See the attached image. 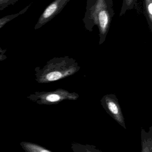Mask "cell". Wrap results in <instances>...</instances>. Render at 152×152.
I'll return each mask as SVG.
<instances>
[{
  "label": "cell",
  "instance_id": "cell-1",
  "mask_svg": "<svg viewBox=\"0 0 152 152\" xmlns=\"http://www.w3.org/2000/svg\"><path fill=\"white\" fill-rule=\"evenodd\" d=\"M66 60L64 58H55L48 61L42 68L36 67L34 70L35 80L39 83H47L65 77L68 74L65 69Z\"/></svg>",
  "mask_w": 152,
  "mask_h": 152
},
{
  "label": "cell",
  "instance_id": "cell-2",
  "mask_svg": "<svg viewBox=\"0 0 152 152\" xmlns=\"http://www.w3.org/2000/svg\"><path fill=\"white\" fill-rule=\"evenodd\" d=\"M113 4V0H87L86 11L83 18L85 29L91 31L93 27L97 25L99 13L103 9Z\"/></svg>",
  "mask_w": 152,
  "mask_h": 152
},
{
  "label": "cell",
  "instance_id": "cell-3",
  "mask_svg": "<svg viewBox=\"0 0 152 152\" xmlns=\"http://www.w3.org/2000/svg\"><path fill=\"white\" fill-rule=\"evenodd\" d=\"M66 92L62 90L54 91H36L27 98L39 105H50L58 103L66 98Z\"/></svg>",
  "mask_w": 152,
  "mask_h": 152
},
{
  "label": "cell",
  "instance_id": "cell-4",
  "mask_svg": "<svg viewBox=\"0 0 152 152\" xmlns=\"http://www.w3.org/2000/svg\"><path fill=\"white\" fill-rule=\"evenodd\" d=\"M113 16V4L103 9L98 15L96 26L99 31V45L105 41Z\"/></svg>",
  "mask_w": 152,
  "mask_h": 152
},
{
  "label": "cell",
  "instance_id": "cell-5",
  "mask_svg": "<svg viewBox=\"0 0 152 152\" xmlns=\"http://www.w3.org/2000/svg\"><path fill=\"white\" fill-rule=\"evenodd\" d=\"M70 0H55L48 6L35 25L34 29L41 28L58 15Z\"/></svg>",
  "mask_w": 152,
  "mask_h": 152
},
{
  "label": "cell",
  "instance_id": "cell-6",
  "mask_svg": "<svg viewBox=\"0 0 152 152\" xmlns=\"http://www.w3.org/2000/svg\"><path fill=\"white\" fill-rule=\"evenodd\" d=\"M20 145L22 148L28 152H50L48 149L45 148L34 143L31 142L23 141L20 143Z\"/></svg>",
  "mask_w": 152,
  "mask_h": 152
},
{
  "label": "cell",
  "instance_id": "cell-7",
  "mask_svg": "<svg viewBox=\"0 0 152 152\" xmlns=\"http://www.w3.org/2000/svg\"><path fill=\"white\" fill-rule=\"evenodd\" d=\"M144 7L145 16L149 29L152 32V0H144Z\"/></svg>",
  "mask_w": 152,
  "mask_h": 152
},
{
  "label": "cell",
  "instance_id": "cell-8",
  "mask_svg": "<svg viewBox=\"0 0 152 152\" xmlns=\"http://www.w3.org/2000/svg\"><path fill=\"white\" fill-rule=\"evenodd\" d=\"M31 4L23 9L22 10L19 11L16 14H13V15H8L4 17L0 18V29L3 27L6 24L10 22L11 20H13L15 18H16L18 17L21 15H23L28 10V9L31 7Z\"/></svg>",
  "mask_w": 152,
  "mask_h": 152
},
{
  "label": "cell",
  "instance_id": "cell-9",
  "mask_svg": "<svg viewBox=\"0 0 152 152\" xmlns=\"http://www.w3.org/2000/svg\"><path fill=\"white\" fill-rule=\"evenodd\" d=\"M107 109L112 113L114 116L116 117V119L119 121H121V112L120 107L117 105L116 102L113 100H107Z\"/></svg>",
  "mask_w": 152,
  "mask_h": 152
},
{
  "label": "cell",
  "instance_id": "cell-10",
  "mask_svg": "<svg viewBox=\"0 0 152 152\" xmlns=\"http://www.w3.org/2000/svg\"><path fill=\"white\" fill-rule=\"evenodd\" d=\"M137 0H123L120 16L123 15L127 10L135 8L137 5Z\"/></svg>",
  "mask_w": 152,
  "mask_h": 152
},
{
  "label": "cell",
  "instance_id": "cell-11",
  "mask_svg": "<svg viewBox=\"0 0 152 152\" xmlns=\"http://www.w3.org/2000/svg\"><path fill=\"white\" fill-rule=\"evenodd\" d=\"M18 0H0V11H2L8 7L15 5Z\"/></svg>",
  "mask_w": 152,
  "mask_h": 152
},
{
  "label": "cell",
  "instance_id": "cell-12",
  "mask_svg": "<svg viewBox=\"0 0 152 152\" xmlns=\"http://www.w3.org/2000/svg\"><path fill=\"white\" fill-rule=\"evenodd\" d=\"M7 51V49H2L1 48H0V62L4 61L7 58V57L5 55Z\"/></svg>",
  "mask_w": 152,
  "mask_h": 152
}]
</instances>
